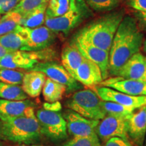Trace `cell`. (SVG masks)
<instances>
[{"label": "cell", "mask_w": 146, "mask_h": 146, "mask_svg": "<svg viewBox=\"0 0 146 146\" xmlns=\"http://www.w3.org/2000/svg\"><path fill=\"white\" fill-rule=\"evenodd\" d=\"M143 35L131 16L123 18L116 31L109 52V74L117 76L123 65L134 54L139 52Z\"/></svg>", "instance_id": "obj_1"}, {"label": "cell", "mask_w": 146, "mask_h": 146, "mask_svg": "<svg viewBox=\"0 0 146 146\" xmlns=\"http://www.w3.org/2000/svg\"><path fill=\"white\" fill-rule=\"evenodd\" d=\"M123 18L122 12L108 14L86 25L78 34L95 46L110 52L113 39Z\"/></svg>", "instance_id": "obj_2"}, {"label": "cell", "mask_w": 146, "mask_h": 146, "mask_svg": "<svg viewBox=\"0 0 146 146\" xmlns=\"http://www.w3.org/2000/svg\"><path fill=\"white\" fill-rule=\"evenodd\" d=\"M4 140L20 144H33L41 139V133L36 118L21 116L1 121Z\"/></svg>", "instance_id": "obj_3"}, {"label": "cell", "mask_w": 146, "mask_h": 146, "mask_svg": "<svg viewBox=\"0 0 146 146\" xmlns=\"http://www.w3.org/2000/svg\"><path fill=\"white\" fill-rule=\"evenodd\" d=\"M91 12L84 0H70L68 10L56 18L45 17V27L55 33L67 35L88 18Z\"/></svg>", "instance_id": "obj_4"}, {"label": "cell", "mask_w": 146, "mask_h": 146, "mask_svg": "<svg viewBox=\"0 0 146 146\" xmlns=\"http://www.w3.org/2000/svg\"><path fill=\"white\" fill-rule=\"evenodd\" d=\"M66 106L88 119L100 120L106 116L102 106V100L91 89L76 91L66 102Z\"/></svg>", "instance_id": "obj_5"}, {"label": "cell", "mask_w": 146, "mask_h": 146, "mask_svg": "<svg viewBox=\"0 0 146 146\" xmlns=\"http://www.w3.org/2000/svg\"><path fill=\"white\" fill-rule=\"evenodd\" d=\"M35 116L42 135L54 142L67 138L66 122L59 112L40 109L36 111Z\"/></svg>", "instance_id": "obj_6"}, {"label": "cell", "mask_w": 146, "mask_h": 146, "mask_svg": "<svg viewBox=\"0 0 146 146\" xmlns=\"http://www.w3.org/2000/svg\"><path fill=\"white\" fill-rule=\"evenodd\" d=\"M130 116L106 115L101 122L100 121L96 127V132L99 139L104 143L112 137L129 140L127 135L128 118Z\"/></svg>", "instance_id": "obj_7"}, {"label": "cell", "mask_w": 146, "mask_h": 146, "mask_svg": "<svg viewBox=\"0 0 146 146\" xmlns=\"http://www.w3.org/2000/svg\"><path fill=\"white\" fill-rule=\"evenodd\" d=\"M29 70L43 72L47 78L64 85L68 92L81 89L80 83L69 74L62 65L56 62H38Z\"/></svg>", "instance_id": "obj_8"}, {"label": "cell", "mask_w": 146, "mask_h": 146, "mask_svg": "<svg viewBox=\"0 0 146 146\" xmlns=\"http://www.w3.org/2000/svg\"><path fill=\"white\" fill-rule=\"evenodd\" d=\"M73 41L84 58L100 67L103 79L107 78L109 75V52L95 46L78 33Z\"/></svg>", "instance_id": "obj_9"}, {"label": "cell", "mask_w": 146, "mask_h": 146, "mask_svg": "<svg viewBox=\"0 0 146 146\" xmlns=\"http://www.w3.org/2000/svg\"><path fill=\"white\" fill-rule=\"evenodd\" d=\"M64 118L66 122L67 131L73 137H97L96 129L100 120L88 119L72 110L65 111Z\"/></svg>", "instance_id": "obj_10"}, {"label": "cell", "mask_w": 146, "mask_h": 146, "mask_svg": "<svg viewBox=\"0 0 146 146\" xmlns=\"http://www.w3.org/2000/svg\"><path fill=\"white\" fill-rule=\"evenodd\" d=\"M35 102L29 100L12 101L0 99V120L6 121L21 116L35 118Z\"/></svg>", "instance_id": "obj_11"}, {"label": "cell", "mask_w": 146, "mask_h": 146, "mask_svg": "<svg viewBox=\"0 0 146 146\" xmlns=\"http://www.w3.org/2000/svg\"><path fill=\"white\" fill-rule=\"evenodd\" d=\"M93 88L94 91L103 101L115 102L135 110L146 106V96H130L103 86H95Z\"/></svg>", "instance_id": "obj_12"}, {"label": "cell", "mask_w": 146, "mask_h": 146, "mask_svg": "<svg viewBox=\"0 0 146 146\" xmlns=\"http://www.w3.org/2000/svg\"><path fill=\"white\" fill-rule=\"evenodd\" d=\"M26 31L27 41L23 50L25 52H37L44 50L54 43L56 38L55 33L47 27L26 28Z\"/></svg>", "instance_id": "obj_13"}, {"label": "cell", "mask_w": 146, "mask_h": 146, "mask_svg": "<svg viewBox=\"0 0 146 146\" xmlns=\"http://www.w3.org/2000/svg\"><path fill=\"white\" fill-rule=\"evenodd\" d=\"M41 58L35 52L12 51L0 60V68L10 69H28L30 70Z\"/></svg>", "instance_id": "obj_14"}, {"label": "cell", "mask_w": 146, "mask_h": 146, "mask_svg": "<svg viewBox=\"0 0 146 146\" xmlns=\"http://www.w3.org/2000/svg\"><path fill=\"white\" fill-rule=\"evenodd\" d=\"M127 135L136 146H143L146 136V106L128 118Z\"/></svg>", "instance_id": "obj_15"}, {"label": "cell", "mask_w": 146, "mask_h": 146, "mask_svg": "<svg viewBox=\"0 0 146 146\" xmlns=\"http://www.w3.org/2000/svg\"><path fill=\"white\" fill-rule=\"evenodd\" d=\"M100 85L130 96H146V81L127 79L117 76L103 81Z\"/></svg>", "instance_id": "obj_16"}, {"label": "cell", "mask_w": 146, "mask_h": 146, "mask_svg": "<svg viewBox=\"0 0 146 146\" xmlns=\"http://www.w3.org/2000/svg\"><path fill=\"white\" fill-rule=\"evenodd\" d=\"M117 76L127 79L146 81V57L140 52L134 54L120 68Z\"/></svg>", "instance_id": "obj_17"}, {"label": "cell", "mask_w": 146, "mask_h": 146, "mask_svg": "<svg viewBox=\"0 0 146 146\" xmlns=\"http://www.w3.org/2000/svg\"><path fill=\"white\" fill-rule=\"evenodd\" d=\"M74 78L87 87H95L104 81L101 70L96 64L85 58L74 73Z\"/></svg>", "instance_id": "obj_18"}, {"label": "cell", "mask_w": 146, "mask_h": 146, "mask_svg": "<svg viewBox=\"0 0 146 146\" xmlns=\"http://www.w3.org/2000/svg\"><path fill=\"white\" fill-rule=\"evenodd\" d=\"M61 60L63 66L74 78L76 70L81 64L85 58L80 53L72 41L70 43H66L63 47Z\"/></svg>", "instance_id": "obj_19"}, {"label": "cell", "mask_w": 146, "mask_h": 146, "mask_svg": "<svg viewBox=\"0 0 146 146\" xmlns=\"http://www.w3.org/2000/svg\"><path fill=\"white\" fill-rule=\"evenodd\" d=\"M46 76L43 72L30 70L24 75L22 88L28 96L38 97L41 93Z\"/></svg>", "instance_id": "obj_20"}, {"label": "cell", "mask_w": 146, "mask_h": 146, "mask_svg": "<svg viewBox=\"0 0 146 146\" xmlns=\"http://www.w3.org/2000/svg\"><path fill=\"white\" fill-rule=\"evenodd\" d=\"M27 37L26 28L20 25L12 31L0 36V45L10 50L23 51Z\"/></svg>", "instance_id": "obj_21"}, {"label": "cell", "mask_w": 146, "mask_h": 146, "mask_svg": "<svg viewBox=\"0 0 146 146\" xmlns=\"http://www.w3.org/2000/svg\"><path fill=\"white\" fill-rule=\"evenodd\" d=\"M47 2L48 1L42 3L22 15L21 26L29 29H34L42 26L45 23Z\"/></svg>", "instance_id": "obj_22"}, {"label": "cell", "mask_w": 146, "mask_h": 146, "mask_svg": "<svg viewBox=\"0 0 146 146\" xmlns=\"http://www.w3.org/2000/svg\"><path fill=\"white\" fill-rule=\"evenodd\" d=\"M66 91V87L64 85L49 78H46L42 89L43 98L47 102H58L62 98Z\"/></svg>", "instance_id": "obj_23"}, {"label": "cell", "mask_w": 146, "mask_h": 146, "mask_svg": "<svg viewBox=\"0 0 146 146\" xmlns=\"http://www.w3.org/2000/svg\"><path fill=\"white\" fill-rule=\"evenodd\" d=\"M28 98L22 87L0 81V99L21 101Z\"/></svg>", "instance_id": "obj_24"}, {"label": "cell", "mask_w": 146, "mask_h": 146, "mask_svg": "<svg viewBox=\"0 0 146 146\" xmlns=\"http://www.w3.org/2000/svg\"><path fill=\"white\" fill-rule=\"evenodd\" d=\"M22 15L11 10L0 18V36L8 33L21 25Z\"/></svg>", "instance_id": "obj_25"}, {"label": "cell", "mask_w": 146, "mask_h": 146, "mask_svg": "<svg viewBox=\"0 0 146 146\" xmlns=\"http://www.w3.org/2000/svg\"><path fill=\"white\" fill-rule=\"evenodd\" d=\"M70 2V0H49L45 17L56 18L62 16L68 10Z\"/></svg>", "instance_id": "obj_26"}, {"label": "cell", "mask_w": 146, "mask_h": 146, "mask_svg": "<svg viewBox=\"0 0 146 146\" xmlns=\"http://www.w3.org/2000/svg\"><path fill=\"white\" fill-rule=\"evenodd\" d=\"M102 106L106 113V115L129 116L134 112L135 109L127 107L112 102L102 100Z\"/></svg>", "instance_id": "obj_27"}, {"label": "cell", "mask_w": 146, "mask_h": 146, "mask_svg": "<svg viewBox=\"0 0 146 146\" xmlns=\"http://www.w3.org/2000/svg\"><path fill=\"white\" fill-rule=\"evenodd\" d=\"M25 73L15 69L0 68V81L12 85H22Z\"/></svg>", "instance_id": "obj_28"}, {"label": "cell", "mask_w": 146, "mask_h": 146, "mask_svg": "<svg viewBox=\"0 0 146 146\" xmlns=\"http://www.w3.org/2000/svg\"><path fill=\"white\" fill-rule=\"evenodd\" d=\"M88 7L96 11H108L116 8L119 0H84Z\"/></svg>", "instance_id": "obj_29"}, {"label": "cell", "mask_w": 146, "mask_h": 146, "mask_svg": "<svg viewBox=\"0 0 146 146\" xmlns=\"http://www.w3.org/2000/svg\"><path fill=\"white\" fill-rule=\"evenodd\" d=\"M45 2V0H21L12 10L23 15Z\"/></svg>", "instance_id": "obj_30"}, {"label": "cell", "mask_w": 146, "mask_h": 146, "mask_svg": "<svg viewBox=\"0 0 146 146\" xmlns=\"http://www.w3.org/2000/svg\"><path fill=\"white\" fill-rule=\"evenodd\" d=\"M62 146H101L98 137H73Z\"/></svg>", "instance_id": "obj_31"}, {"label": "cell", "mask_w": 146, "mask_h": 146, "mask_svg": "<svg viewBox=\"0 0 146 146\" xmlns=\"http://www.w3.org/2000/svg\"><path fill=\"white\" fill-rule=\"evenodd\" d=\"M21 0H0V14H5L14 8Z\"/></svg>", "instance_id": "obj_32"}, {"label": "cell", "mask_w": 146, "mask_h": 146, "mask_svg": "<svg viewBox=\"0 0 146 146\" xmlns=\"http://www.w3.org/2000/svg\"><path fill=\"white\" fill-rule=\"evenodd\" d=\"M102 146H133L129 140L120 137H112L105 142Z\"/></svg>", "instance_id": "obj_33"}, {"label": "cell", "mask_w": 146, "mask_h": 146, "mask_svg": "<svg viewBox=\"0 0 146 146\" xmlns=\"http://www.w3.org/2000/svg\"><path fill=\"white\" fill-rule=\"evenodd\" d=\"M129 3L139 12H146V0H129Z\"/></svg>", "instance_id": "obj_34"}, {"label": "cell", "mask_w": 146, "mask_h": 146, "mask_svg": "<svg viewBox=\"0 0 146 146\" xmlns=\"http://www.w3.org/2000/svg\"><path fill=\"white\" fill-rule=\"evenodd\" d=\"M43 109L52 112H58L62 109V105L59 102H47L43 104Z\"/></svg>", "instance_id": "obj_35"}, {"label": "cell", "mask_w": 146, "mask_h": 146, "mask_svg": "<svg viewBox=\"0 0 146 146\" xmlns=\"http://www.w3.org/2000/svg\"><path fill=\"white\" fill-rule=\"evenodd\" d=\"M137 15L141 23L146 27V12H138Z\"/></svg>", "instance_id": "obj_36"}, {"label": "cell", "mask_w": 146, "mask_h": 146, "mask_svg": "<svg viewBox=\"0 0 146 146\" xmlns=\"http://www.w3.org/2000/svg\"><path fill=\"white\" fill-rule=\"evenodd\" d=\"M12 51H14V50H8V49L5 48V47H3V46H1V45H0V60L2 59L5 55L8 54V53L12 52Z\"/></svg>", "instance_id": "obj_37"}, {"label": "cell", "mask_w": 146, "mask_h": 146, "mask_svg": "<svg viewBox=\"0 0 146 146\" xmlns=\"http://www.w3.org/2000/svg\"><path fill=\"white\" fill-rule=\"evenodd\" d=\"M3 141H5L2 135V131H1V121L0 120V146H4Z\"/></svg>", "instance_id": "obj_38"}, {"label": "cell", "mask_w": 146, "mask_h": 146, "mask_svg": "<svg viewBox=\"0 0 146 146\" xmlns=\"http://www.w3.org/2000/svg\"><path fill=\"white\" fill-rule=\"evenodd\" d=\"M15 146H45V145H36V144H20V145H15Z\"/></svg>", "instance_id": "obj_39"}, {"label": "cell", "mask_w": 146, "mask_h": 146, "mask_svg": "<svg viewBox=\"0 0 146 146\" xmlns=\"http://www.w3.org/2000/svg\"><path fill=\"white\" fill-rule=\"evenodd\" d=\"M143 51L146 54V39L145 41H143Z\"/></svg>", "instance_id": "obj_40"}, {"label": "cell", "mask_w": 146, "mask_h": 146, "mask_svg": "<svg viewBox=\"0 0 146 146\" xmlns=\"http://www.w3.org/2000/svg\"><path fill=\"white\" fill-rule=\"evenodd\" d=\"M144 143H145V146H146V136H145V142H144Z\"/></svg>", "instance_id": "obj_41"}, {"label": "cell", "mask_w": 146, "mask_h": 146, "mask_svg": "<svg viewBox=\"0 0 146 146\" xmlns=\"http://www.w3.org/2000/svg\"><path fill=\"white\" fill-rule=\"evenodd\" d=\"M45 1H49V0H45Z\"/></svg>", "instance_id": "obj_42"}, {"label": "cell", "mask_w": 146, "mask_h": 146, "mask_svg": "<svg viewBox=\"0 0 146 146\" xmlns=\"http://www.w3.org/2000/svg\"><path fill=\"white\" fill-rule=\"evenodd\" d=\"M0 15H1V14H0Z\"/></svg>", "instance_id": "obj_43"}]
</instances>
